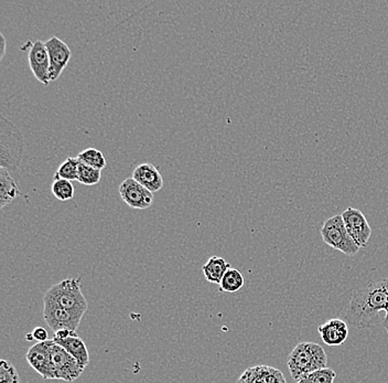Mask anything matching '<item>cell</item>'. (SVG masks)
Here are the masks:
<instances>
[{"mask_svg": "<svg viewBox=\"0 0 388 383\" xmlns=\"http://www.w3.org/2000/svg\"><path fill=\"white\" fill-rule=\"evenodd\" d=\"M347 323L357 329L382 325L388 333V279L370 281L352 295Z\"/></svg>", "mask_w": 388, "mask_h": 383, "instance_id": "obj_1", "label": "cell"}, {"mask_svg": "<svg viewBox=\"0 0 388 383\" xmlns=\"http://www.w3.org/2000/svg\"><path fill=\"white\" fill-rule=\"evenodd\" d=\"M24 135L13 122L1 115L0 118V168L17 179L24 158Z\"/></svg>", "mask_w": 388, "mask_h": 383, "instance_id": "obj_2", "label": "cell"}, {"mask_svg": "<svg viewBox=\"0 0 388 383\" xmlns=\"http://www.w3.org/2000/svg\"><path fill=\"white\" fill-rule=\"evenodd\" d=\"M328 356L320 344L300 342L294 347L288 358V369L294 381H299L313 371L326 368Z\"/></svg>", "mask_w": 388, "mask_h": 383, "instance_id": "obj_3", "label": "cell"}, {"mask_svg": "<svg viewBox=\"0 0 388 383\" xmlns=\"http://www.w3.org/2000/svg\"><path fill=\"white\" fill-rule=\"evenodd\" d=\"M47 296L66 309L84 315L89 309V302L82 292L81 279H66L52 285L45 293Z\"/></svg>", "mask_w": 388, "mask_h": 383, "instance_id": "obj_4", "label": "cell"}, {"mask_svg": "<svg viewBox=\"0 0 388 383\" xmlns=\"http://www.w3.org/2000/svg\"><path fill=\"white\" fill-rule=\"evenodd\" d=\"M320 232L322 240L326 244L331 246L334 250L340 251L345 256H354L360 251V246L347 233L342 214H336L326 220L321 228Z\"/></svg>", "mask_w": 388, "mask_h": 383, "instance_id": "obj_5", "label": "cell"}, {"mask_svg": "<svg viewBox=\"0 0 388 383\" xmlns=\"http://www.w3.org/2000/svg\"><path fill=\"white\" fill-rule=\"evenodd\" d=\"M51 367H52L53 380H62L73 382L83 373L85 367L71 356L64 348L55 344H51Z\"/></svg>", "mask_w": 388, "mask_h": 383, "instance_id": "obj_6", "label": "cell"}, {"mask_svg": "<svg viewBox=\"0 0 388 383\" xmlns=\"http://www.w3.org/2000/svg\"><path fill=\"white\" fill-rule=\"evenodd\" d=\"M84 315L76 314L71 310L63 308L55 300L45 295L43 298V318L53 331L68 330L74 331L80 326Z\"/></svg>", "mask_w": 388, "mask_h": 383, "instance_id": "obj_7", "label": "cell"}, {"mask_svg": "<svg viewBox=\"0 0 388 383\" xmlns=\"http://www.w3.org/2000/svg\"><path fill=\"white\" fill-rule=\"evenodd\" d=\"M120 195L122 200L135 210H145L154 204V193L137 183L133 177L127 178L120 183Z\"/></svg>", "mask_w": 388, "mask_h": 383, "instance_id": "obj_8", "label": "cell"}, {"mask_svg": "<svg viewBox=\"0 0 388 383\" xmlns=\"http://www.w3.org/2000/svg\"><path fill=\"white\" fill-rule=\"evenodd\" d=\"M342 218H343L347 233L353 239V241L360 248L368 246L373 231L364 214L359 209L350 207L345 211L342 212Z\"/></svg>", "mask_w": 388, "mask_h": 383, "instance_id": "obj_9", "label": "cell"}, {"mask_svg": "<svg viewBox=\"0 0 388 383\" xmlns=\"http://www.w3.org/2000/svg\"><path fill=\"white\" fill-rule=\"evenodd\" d=\"M45 46L50 57V82H55L68 67L72 53L66 42L55 36L45 41Z\"/></svg>", "mask_w": 388, "mask_h": 383, "instance_id": "obj_10", "label": "cell"}, {"mask_svg": "<svg viewBox=\"0 0 388 383\" xmlns=\"http://www.w3.org/2000/svg\"><path fill=\"white\" fill-rule=\"evenodd\" d=\"M52 342L53 339L45 342H38L28 350L26 355L29 365H31L34 370L45 380H53L51 355H50Z\"/></svg>", "mask_w": 388, "mask_h": 383, "instance_id": "obj_11", "label": "cell"}, {"mask_svg": "<svg viewBox=\"0 0 388 383\" xmlns=\"http://www.w3.org/2000/svg\"><path fill=\"white\" fill-rule=\"evenodd\" d=\"M29 66L32 74L40 83H50V57L45 42H34L29 50Z\"/></svg>", "mask_w": 388, "mask_h": 383, "instance_id": "obj_12", "label": "cell"}, {"mask_svg": "<svg viewBox=\"0 0 388 383\" xmlns=\"http://www.w3.org/2000/svg\"><path fill=\"white\" fill-rule=\"evenodd\" d=\"M318 333L322 342L328 346H341L349 337V327L347 321L340 318H332L318 327Z\"/></svg>", "mask_w": 388, "mask_h": 383, "instance_id": "obj_13", "label": "cell"}, {"mask_svg": "<svg viewBox=\"0 0 388 383\" xmlns=\"http://www.w3.org/2000/svg\"><path fill=\"white\" fill-rule=\"evenodd\" d=\"M237 383H287L282 371L269 365L248 368Z\"/></svg>", "mask_w": 388, "mask_h": 383, "instance_id": "obj_14", "label": "cell"}, {"mask_svg": "<svg viewBox=\"0 0 388 383\" xmlns=\"http://www.w3.org/2000/svg\"><path fill=\"white\" fill-rule=\"evenodd\" d=\"M133 178L152 193L159 191L164 187V179L159 170L148 162L137 166L134 170Z\"/></svg>", "mask_w": 388, "mask_h": 383, "instance_id": "obj_15", "label": "cell"}, {"mask_svg": "<svg viewBox=\"0 0 388 383\" xmlns=\"http://www.w3.org/2000/svg\"><path fill=\"white\" fill-rule=\"evenodd\" d=\"M53 342L59 344V346L62 347V348H64V349H66L71 356H73L83 367L86 368V365H89V350L86 348L85 342L78 336L76 333L66 339H57V340L53 339Z\"/></svg>", "mask_w": 388, "mask_h": 383, "instance_id": "obj_16", "label": "cell"}, {"mask_svg": "<svg viewBox=\"0 0 388 383\" xmlns=\"http://www.w3.org/2000/svg\"><path fill=\"white\" fill-rule=\"evenodd\" d=\"M20 195L16 179L7 170L0 168V208L8 206Z\"/></svg>", "mask_w": 388, "mask_h": 383, "instance_id": "obj_17", "label": "cell"}, {"mask_svg": "<svg viewBox=\"0 0 388 383\" xmlns=\"http://www.w3.org/2000/svg\"><path fill=\"white\" fill-rule=\"evenodd\" d=\"M229 269L231 265L225 261L224 258L214 256L208 258V261L204 264L202 272L206 281L220 285L222 279Z\"/></svg>", "mask_w": 388, "mask_h": 383, "instance_id": "obj_18", "label": "cell"}, {"mask_svg": "<svg viewBox=\"0 0 388 383\" xmlns=\"http://www.w3.org/2000/svg\"><path fill=\"white\" fill-rule=\"evenodd\" d=\"M244 277L238 270L229 269L225 273L220 284V291L225 293H236L244 286Z\"/></svg>", "mask_w": 388, "mask_h": 383, "instance_id": "obj_19", "label": "cell"}, {"mask_svg": "<svg viewBox=\"0 0 388 383\" xmlns=\"http://www.w3.org/2000/svg\"><path fill=\"white\" fill-rule=\"evenodd\" d=\"M78 159L82 164L87 165L95 169L103 170L106 167V158L102 151L95 148H87L78 155Z\"/></svg>", "mask_w": 388, "mask_h": 383, "instance_id": "obj_20", "label": "cell"}, {"mask_svg": "<svg viewBox=\"0 0 388 383\" xmlns=\"http://www.w3.org/2000/svg\"><path fill=\"white\" fill-rule=\"evenodd\" d=\"M78 166H80V160L78 157H68V158L60 165V167L57 168V172L55 174V179H64L69 181H74L78 180Z\"/></svg>", "mask_w": 388, "mask_h": 383, "instance_id": "obj_21", "label": "cell"}, {"mask_svg": "<svg viewBox=\"0 0 388 383\" xmlns=\"http://www.w3.org/2000/svg\"><path fill=\"white\" fill-rule=\"evenodd\" d=\"M51 191H52L53 196L57 200L68 201L73 199L76 189H74L72 181L64 179H55L52 186H51Z\"/></svg>", "mask_w": 388, "mask_h": 383, "instance_id": "obj_22", "label": "cell"}, {"mask_svg": "<svg viewBox=\"0 0 388 383\" xmlns=\"http://www.w3.org/2000/svg\"><path fill=\"white\" fill-rule=\"evenodd\" d=\"M101 177H102V170L95 169V168L89 167L87 165L80 162L76 181L84 186H95L101 181Z\"/></svg>", "mask_w": 388, "mask_h": 383, "instance_id": "obj_23", "label": "cell"}, {"mask_svg": "<svg viewBox=\"0 0 388 383\" xmlns=\"http://www.w3.org/2000/svg\"><path fill=\"white\" fill-rule=\"evenodd\" d=\"M336 378V373L331 368H324L320 370L313 371L297 383H333Z\"/></svg>", "mask_w": 388, "mask_h": 383, "instance_id": "obj_24", "label": "cell"}, {"mask_svg": "<svg viewBox=\"0 0 388 383\" xmlns=\"http://www.w3.org/2000/svg\"><path fill=\"white\" fill-rule=\"evenodd\" d=\"M0 383H20L18 371L7 360L0 361Z\"/></svg>", "mask_w": 388, "mask_h": 383, "instance_id": "obj_25", "label": "cell"}, {"mask_svg": "<svg viewBox=\"0 0 388 383\" xmlns=\"http://www.w3.org/2000/svg\"><path fill=\"white\" fill-rule=\"evenodd\" d=\"M31 334L32 336H34V340H37L38 342H45L49 340V339H48L47 329L42 328V327L34 328Z\"/></svg>", "mask_w": 388, "mask_h": 383, "instance_id": "obj_26", "label": "cell"}, {"mask_svg": "<svg viewBox=\"0 0 388 383\" xmlns=\"http://www.w3.org/2000/svg\"><path fill=\"white\" fill-rule=\"evenodd\" d=\"M73 334H76L74 331L68 330V329H62V330L55 331L53 339H55V340H57V339H66L68 338V337L72 336Z\"/></svg>", "mask_w": 388, "mask_h": 383, "instance_id": "obj_27", "label": "cell"}, {"mask_svg": "<svg viewBox=\"0 0 388 383\" xmlns=\"http://www.w3.org/2000/svg\"><path fill=\"white\" fill-rule=\"evenodd\" d=\"M0 39H1V53H0V59L3 60V57H5L6 55V47H7V45H6V38L5 36H3V34H0Z\"/></svg>", "mask_w": 388, "mask_h": 383, "instance_id": "obj_28", "label": "cell"}]
</instances>
